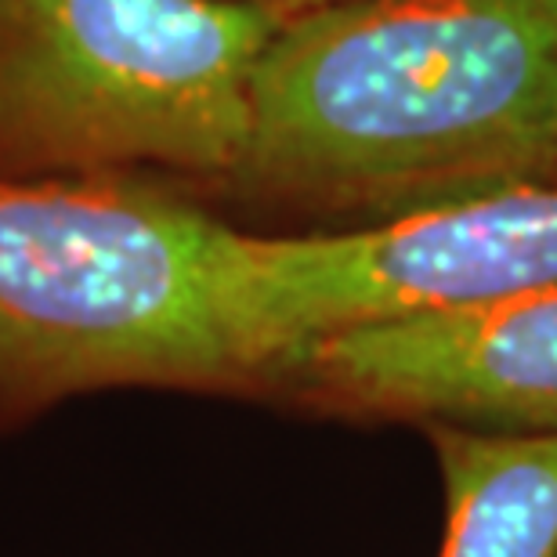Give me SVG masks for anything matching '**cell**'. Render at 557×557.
<instances>
[{
	"label": "cell",
	"mask_w": 557,
	"mask_h": 557,
	"mask_svg": "<svg viewBox=\"0 0 557 557\" xmlns=\"http://www.w3.org/2000/svg\"><path fill=\"white\" fill-rule=\"evenodd\" d=\"M557 177V0H337L278 22L218 193L403 218Z\"/></svg>",
	"instance_id": "6da1fadb"
},
{
	"label": "cell",
	"mask_w": 557,
	"mask_h": 557,
	"mask_svg": "<svg viewBox=\"0 0 557 557\" xmlns=\"http://www.w3.org/2000/svg\"><path fill=\"white\" fill-rule=\"evenodd\" d=\"M247 228L160 177H0V434L120 387L261 398Z\"/></svg>",
	"instance_id": "7a4b0ae2"
},
{
	"label": "cell",
	"mask_w": 557,
	"mask_h": 557,
	"mask_svg": "<svg viewBox=\"0 0 557 557\" xmlns=\"http://www.w3.org/2000/svg\"><path fill=\"white\" fill-rule=\"evenodd\" d=\"M283 18L239 0H0V177L221 188Z\"/></svg>",
	"instance_id": "3957f363"
},
{
	"label": "cell",
	"mask_w": 557,
	"mask_h": 557,
	"mask_svg": "<svg viewBox=\"0 0 557 557\" xmlns=\"http://www.w3.org/2000/svg\"><path fill=\"white\" fill-rule=\"evenodd\" d=\"M557 289V177L453 199L351 232H247V305L264 387L326 333Z\"/></svg>",
	"instance_id": "277c9868"
},
{
	"label": "cell",
	"mask_w": 557,
	"mask_h": 557,
	"mask_svg": "<svg viewBox=\"0 0 557 557\" xmlns=\"http://www.w3.org/2000/svg\"><path fill=\"white\" fill-rule=\"evenodd\" d=\"M264 398L423 428L557 431V289L326 333L278 362Z\"/></svg>",
	"instance_id": "5b68a950"
},
{
	"label": "cell",
	"mask_w": 557,
	"mask_h": 557,
	"mask_svg": "<svg viewBox=\"0 0 557 557\" xmlns=\"http://www.w3.org/2000/svg\"><path fill=\"white\" fill-rule=\"evenodd\" d=\"M445 482L442 557H557V431L428 423Z\"/></svg>",
	"instance_id": "8992f818"
},
{
	"label": "cell",
	"mask_w": 557,
	"mask_h": 557,
	"mask_svg": "<svg viewBox=\"0 0 557 557\" xmlns=\"http://www.w3.org/2000/svg\"><path fill=\"white\" fill-rule=\"evenodd\" d=\"M239 4H253V8H269L278 15H297V11H311L322 4H337V0H239Z\"/></svg>",
	"instance_id": "52a82bcc"
}]
</instances>
